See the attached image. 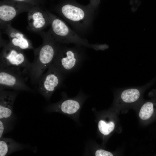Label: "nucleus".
<instances>
[{
  "label": "nucleus",
  "mask_w": 156,
  "mask_h": 156,
  "mask_svg": "<svg viewBox=\"0 0 156 156\" xmlns=\"http://www.w3.org/2000/svg\"><path fill=\"white\" fill-rule=\"evenodd\" d=\"M78 60V54L75 51L59 46L52 63L62 73L73 68Z\"/></svg>",
  "instance_id": "obj_7"
},
{
  "label": "nucleus",
  "mask_w": 156,
  "mask_h": 156,
  "mask_svg": "<svg viewBox=\"0 0 156 156\" xmlns=\"http://www.w3.org/2000/svg\"><path fill=\"white\" fill-rule=\"evenodd\" d=\"M80 107L78 101L72 99H67L56 105L49 106L46 110L47 112H52L53 110L60 111L64 113L71 114L77 112Z\"/></svg>",
  "instance_id": "obj_13"
},
{
  "label": "nucleus",
  "mask_w": 156,
  "mask_h": 156,
  "mask_svg": "<svg viewBox=\"0 0 156 156\" xmlns=\"http://www.w3.org/2000/svg\"><path fill=\"white\" fill-rule=\"evenodd\" d=\"M28 29L34 32H40L49 24L46 11L38 6L33 5L28 12Z\"/></svg>",
  "instance_id": "obj_9"
},
{
  "label": "nucleus",
  "mask_w": 156,
  "mask_h": 156,
  "mask_svg": "<svg viewBox=\"0 0 156 156\" xmlns=\"http://www.w3.org/2000/svg\"><path fill=\"white\" fill-rule=\"evenodd\" d=\"M26 78L15 70L0 67V90L10 89L34 92L26 84Z\"/></svg>",
  "instance_id": "obj_5"
},
{
  "label": "nucleus",
  "mask_w": 156,
  "mask_h": 156,
  "mask_svg": "<svg viewBox=\"0 0 156 156\" xmlns=\"http://www.w3.org/2000/svg\"><path fill=\"white\" fill-rule=\"evenodd\" d=\"M147 85L140 87L127 88L122 90L120 95L122 101L126 103H132L137 101L140 97L141 91Z\"/></svg>",
  "instance_id": "obj_14"
},
{
  "label": "nucleus",
  "mask_w": 156,
  "mask_h": 156,
  "mask_svg": "<svg viewBox=\"0 0 156 156\" xmlns=\"http://www.w3.org/2000/svg\"><path fill=\"white\" fill-rule=\"evenodd\" d=\"M96 156H113V154L108 151L103 149H99L97 150L95 153Z\"/></svg>",
  "instance_id": "obj_18"
},
{
  "label": "nucleus",
  "mask_w": 156,
  "mask_h": 156,
  "mask_svg": "<svg viewBox=\"0 0 156 156\" xmlns=\"http://www.w3.org/2000/svg\"><path fill=\"white\" fill-rule=\"evenodd\" d=\"M14 1L24 2L31 4L33 5H38L39 3L38 0H8Z\"/></svg>",
  "instance_id": "obj_19"
},
{
  "label": "nucleus",
  "mask_w": 156,
  "mask_h": 156,
  "mask_svg": "<svg viewBox=\"0 0 156 156\" xmlns=\"http://www.w3.org/2000/svg\"><path fill=\"white\" fill-rule=\"evenodd\" d=\"M26 146L17 142L12 138H0V156H8L17 151L26 148Z\"/></svg>",
  "instance_id": "obj_12"
},
{
  "label": "nucleus",
  "mask_w": 156,
  "mask_h": 156,
  "mask_svg": "<svg viewBox=\"0 0 156 156\" xmlns=\"http://www.w3.org/2000/svg\"><path fill=\"white\" fill-rule=\"evenodd\" d=\"M153 104L151 102L145 103L140 109L139 116L143 120H147L152 116L153 112Z\"/></svg>",
  "instance_id": "obj_15"
},
{
  "label": "nucleus",
  "mask_w": 156,
  "mask_h": 156,
  "mask_svg": "<svg viewBox=\"0 0 156 156\" xmlns=\"http://www.w3.org/2000/svg\"><path fill=\"white\" fill-rule=\"evenodd\" d=\"M115 124L112 122L109 123L101 120L98 123V128L100 131L104 135H108L114 129Z\"/></svg>",
  "instance_id": "obj_16"
},
{
  "label": "nucleus",
  "mask_w": 156,
  "mask_h": 156,
  "mask_svg": "<svg viewBox=\"0 0 156 156\" xmlns=\"http://www.w3.org/2000/svg\"><path fill=\"white\" fill-rule=\"evenodd\" d=\"M47 13L51 26V32L58 42H84V40L73 31L63 21L49 12L47 11Z\"/></svg>",
  "instance_id": "obj_4"
},
{
  "label": "nucleus",
  "mask_w": 156,
  "mask_h": 156,
  "mask_svg": "<svg viewBox=\"0 0 156 156\" xmlns=\"http://www.w3.org/2000/svg\"><path fill=\"white\" fill-rule=\"evenodd\" d=\"M17 91L0 90V120L13 122L15 119L13 106Z\"/></svg>",
  "instance_id": "obj_8"
},
{
  "label": "nucleus",
  "mask_w": 156,
  "mask_h": 156,
  "mask_svg": "<svg viewBox=\"0 0 156 156\" xmlns=\"http://www.w3.org/2000/svg\"><path fill=\"white\" fill-rule=\"evenodd\" d=\"M22 50L9 42L5 44L0 54V67L16 71L26 79L29 76L31 63Z\"/></svg>",
  "instance_id": "obj_2"
},
{
  "label": "nucleus",
  "mask_w": 156,
  "mask_h": 156,
  "mask_svg": "<svg viewBox=\"0 0 156 156\" xmlns=\"http://www.w3.org/2000/svg\"><path fill=\"white\" fill-rule=\"evenodd\" d=\"M40 34L43 39L42 44L34 49V60L31 63L29 77L33 84H36L45 70L52 63L59 45L50 29Z\"/></svg>",
  "instance_id": "obj_1"
},
{
  "label": "nucleus",
  "mask_w": 156,
  "mask_h": 156,
  "mask_svg": "<svg viewBox=\"0 0 156 156\" xmlns=\"http://www.w3.org/2000/svg\"><path fill=\"white\" fill-rule=\"evenodd\" d=\"M2 29L9 38V42L13 46L22 50L34 49L31 41L22 33L13 27L11 23Z\"/></svg>",
  "instance_id": "obj_10"
},
{
  "label": "nucleus",
  "mask_w": 156,
  "mask_h": 156,
  "mask_svg": "<svg viewBox=\"0 0 156 156\" xmlns=\"http://www.w3.org/2000/svg\"><path fill=\"white\" fill-rule=\"evenodd\" d=\"M13 123L0 120V138L12 129Z\"/></svg>",
  "instance_id": "obj_17"
},
{
  "label": "nucleus",
  "mask_w": 156,
  "mask_h": 156,
  "mask_svg": "<svg viewBox=\"0 0 156 156\" xmlns=\"http://www.w3.org/2000/svg\"><path fill=\"white\" fill-rule=\"evenodd\" d=\"M33 5L24 2L3 0L0 2V23L2 29L17 15L21 13L28 12Z\"/></svg>",
  "instance_id": "obj_6"
},
{
  "label": "nucleus",
  "mask_w": 156,
  "mask_h": 156,
  "mask_svg": "<svg viewBox=\"0 0 156 156\" xmlns=\"http://www.w3.org/2000/svg\"><path fill=\"white\" fill-rule=\"evenodd\" d=\"M62 73L52 63L46 73L39 79L37 83L38 91L46 99H49L60 85L62 79Z\"/></svg>",
  "instance_id": "obj_3"
},
{
  "label": "nucleus",
  "mask_w": 156,
  "mask_h": 156,
  "mask_svg": "<svg viewBox=\"0 0 156 156\" xmlns=\"http://www.w3.org/2000/svg\"><path fill=\"white\" fill-rule=\"evenodd\" d=\"M60 13L65 19L74 23H81L88 17L87 12L80 8L69 4L62 6Z\"/></svg>",
  "instance_id": "obj_11"
}]
</instances>
